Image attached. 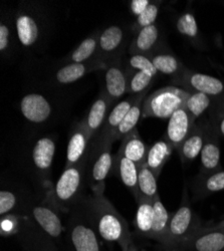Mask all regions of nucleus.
Instances as JSON below:
<instances>
[{
    "mask_svg": "<svg viewBox=\"0 0 224 251\" xmlns=\"http://www.w3.org/2000/svg\"><path fill=\"white\" fill-rule=\"evenodd\" d=\"M52 106L49 99L42 94L30 93L20 100V112L24 118L31 124H44L52 115Z\"/></svg>",
    "mask_w": 224,
    "mask_h": 251,
    "instance_id": "nucleus-18",
    "label": "nucleus"
},
{
    "mask_svg": "<svg viewBox=\"0 0 224 251\" xmlns=\"http://www.w3.org/2000/svg\"><path fill=\"white\" fill-rule=\"evenodd\" d=\"M99 34L100 31H95L71 51L64 59V64H80L98 59L99 52Z\"/></svg>",
    "mask_w": 224,
    "mask_h": 251,
    "instance_id": "nucleus-28",
    "label": "nucleus"
},
{
    "mask_svg": "<svg viewBox=\"0 0 224 251\" xmlns=\"http://www.w3.org/2000/svg\"><path fill=\"white\" fill-rule=\"evenodd\" d=\"M220 223H221V224H222V225H224V220H222V221H221V222H220Z\"/></svg>",
    "mask_w": 224,
    "mask_h": 251,
    "instance_id": "nucleus-43",
    "label": "nucleus"
},
{
    "mask_svg": "<svg viewBox=\"0 0 224 251\" xmlns=\"http://www.w3.org/2000/svg\"><path fill=\"white\" fill-rule=\"evenodd\" d=\"M104 92L114 103L128 94V75L122 56L108 62Z\"/></svg>",
    "mask_w": 224,
    "mask_h": 251,
    "instance_id": "nucleus-15",
    "label": "nucleus"
},
{
    "mask_svg": "<svg viewBox=\"0 0 224 251\" xmlns=\"http://www.w3.org/2000/svg\"><path fill=\"white\" fill-rule=\"evenodd\" d=\"M86 163L87 159L77 165L65 168L55 185L47 191L46 198L59 212L69 213L85 196L83 195V190L87 184Z\"/></svg>",
    "mask_w": 224,
    "mask_h": 251,
    "instance_id": "nucleus-2",
    "label": "nucleus"
},
{
    "mask_svg": "<svg viewBox=\"0 0 224 251\" xmlns=\"http://www.w3.org/2000/svg\"><path fill=\"white\" fill-rule=\"evenodd\" d=\"M113 104L114 102L106 95V93L104 91L100 92L97 100L93 102L87 117L81 120L89 131L92 140L101 130V127H103L108 115L110 114Z\"/></svg>",
    "mask_w": 224,
    "mask_h": 251,
    "instance_id": "nucleus-22",
    "label": "nucleus"
},
{
    "mask_svg": "<svg viewBox=\"0 0 224 251\" xmlns=\"http://www.w3.org/2000/svg\"><path fill=\"white\" fill-rule=\"evenodd\" d=\"M112 144L95 137L86 163V183L93 194H104L106 179L114 166Z\"/></svg>",
    "mask_w": 224,
    "mask_h": 251,
    "instance_id": "nucleus-4",
    "label": "nucleus"
},
{
    "mask_svg": "<svg viewBox=\"0 0 224 251\" xmlns=\"http://www.w3.org/2000/svg\"><path fill=\"white\" fill-rule=\"evenodd\" d=\"M208 119L215 126V128L224 137V101L213 100L208 111Z\"/></svg>",
    "mask_w": 224,
    "mask_h": 251,
    "instance_id": "nucleus-39",
    "label": "nucleus"
},
{
    "mask_svg": "<svg viewBox=\"0 0 224 251\" xmlns=\"http://www.w3.org/2000/svg\"><path fill=\"white\" fill-rule=\"evenodd\" d=\"M207 122L208 118H205L204 116L197 120L189 135L176 150L182 164L187 165L200 156L205 140Z\"/></svg>",
    "mask_w": 224,
    "mask_h": 251,
    "instance_id": "nucleus-16",
    "label": "nucleus"
},
{
    "mask_svg": "<svg viewBox=\"0 0 224 251\" xmlns=\"http://www.w3.org/2000/svg\"><path fill=\"white\" fill-rule=\"evenodd\" d=\"M18 44L25 50L38 46L45 32L43 16L30 5L20 4L13 15Z\"/></svg>",
    "mask_w": 224,
    "mask_h": 251,
    "instance_id": "nucleus-7",
    "label": "nucleus"
},
{
    "mask_svg": "<svg viewBox=\"0 0 224 251\" xmlns=\"http://www.w3.org/2000/svg\"><path fill=\"white\" fill-rule=\"evenodd\" d=\"M151 2L152 1H150V0H132V1H130L131 13L138 17L151 4Z\"/></svg>",
    "mask_w": 224,
    "mask_h": 251,
    "instance_id": "nucleus-40",
    "label": "nucleus"
},
{
    "mask_svg": "<svg viewBox=\"0 0 224 251\" xmlns=\"http://www.w3.org/2000/svg\"><path fill=\"white\" fill-rule=\"evenodd\" d=\"M213 100L202 93L188 92V96L184 102V108L195 121L204 116V114L210 109Z\"/></svg>",
    "mask_w": 224,
    "mask_h": 251,
    "instance_id": "nucleus-35",
    "label": "nucleus"
},
{
    "mask_svg": "<svg viewBox=\"0 0 224 251\" xmlns=\"http://www.w3.org/2000/svg\"><path fill=\"white\" fill-rule=\"evenodd\" d=\"M148 56L158 73L171 76L173 80L178 78L186 68L164 44Z\"/></svg>",
    "mask_w": 224,
    "mask_h": 251,
    "instance_id": "nucleus-24",
    "label": "nucleus"
},
{
    "mask_svg": "<svg viewBox=\"0 0 224 251\" xmlns=\"http://www.w3.org/2000/svg\"><path fill=\"white\" fill-rule=\"evenodd\" d=\"M128 38V29L122 25H110L100 31L98 59L108 62L122 56Z\"/></svg>",
    "mask_w": 224,
    "mask_h": 251,
    "instance_id": "nucleus-12",
    "label": "nucleus"
},
{
    "mask_svg": "<svg viewBox=\"0 0 224 251\" xmlns=\"http://www.w3.org/2000/svg\"><path fill=\"white\" fill-rule=\"evenodd\" d=\"M113 168L120 180L131 191L135 199H137L139 167L134 162L127 159L120 151H118L114 157Z\"/></svg>",
    "mask_w": 224,
    "mask_h": 251,
    "instance_id": "nucleus-25",
    "label": "nucleus"
},
{
    "mask_svg": "<svg viewBox=\"0 0 224 251\" xmlns=\"http://www.w3.org/2000/svg\"><path fill=\"white\" fill-rule=\"evenodd\" d=\"M168 120L164 139L176 151L191 132L196 121L183 107L178 109Z\"/></svg>",
    "mask_w": 224,
    "mask_h": 251,
    "instance_id": "nucleus-19",
    "label": "nucleus"
},
{
    "mask_svg": "<svg viewBox=\"0 0 224 251\" xmlns=\"http://www.w3.org/2000/svg\"><path fill=\"white\" fill-rule=\"evenodd\" d=\"M107 67V62L99 59L80 62V64H67L54 73L53 78L59 85H69V83L77 81L90 73L105 71Z\"/></svg>",
    "mask_w": 224,
    "mask_h": 251,
    "instance_id": "nucleus-20",
    "label": "nucleus"
},
{
    "mask_svg": "<svg viewBox=\"0 0 224 251\" xmlns=\"http://www.w3.org/2000/svg\"><path fill=\"white\" fill-rule=\"evenodd\" d=\"M162 251H183V250L180 249V248H165L164 250H162Z\"/></svg>",
    "mask_w": 224,
    "mask_h": 251,
    "instance_id": "nucleus-42",
    "label": "nucleus"
},
{
    "mask_svg": "<svg viewBox=\"0 0 224 251\" xmlns=\"http://www.w3.org/2000/svg\"><path fill=\"white\" fill-rule=\"evenodd\" d=\"M163 45L162 33L156 24L136 32L130 43L128 52L132 54L149 55Z\"/></svg>",
    "mask_w": 224,
    "mask_h": 251,
    "instance_id": "nucleus-21",
    "label": "nucleus"
},
{
    "mask_svg": "<svg viewBox=\"0 0 224 251\" xmlns=\"http://www.w3.org/2000/svg\"><path fill=\"white\" fill-rule=\"evenodd\" d=\"M139 95L129 96L128 98H125L123 100H121L120 101H118L114 106V108L111 110L110 114L108 115L103 125V127H101V130L96 137H99L100 139L113 145V143L111 142V138L113 134L118 129L120 124L124 120V118L128 114V112L131 110V108L134 106V103L136 102Z\"/></svg>",
    "mask_w": 224,
    "mask_h": 251,
    "instance_id": "nucleus-23",
    "label": "nucleus"
},
{
    "mask_svg": "<svg viewBox=\"0 0 224 251\" xmlns=\"http://www.w3.org/2000/svg\"><path fill=\"white\" fill-rule=\"evenodd\" d=\"M201 228V220L189 203L187 189L185 188L181 205L171 215L167 239L163 247L179 248L183 242Z\"/></svg>",
    "mask_w": 224,
    "mask_h": 251,
    "instance_id": "nucleus-5",
    "label": "nucleus"
},
{
    "mask_svg": "<svg viewBox=\"0 0 224 251\" xmlns=\"http://www.w3.org/2000/svg\"><path fill=\"white\" fill-rule=\"evenodd\" d=\"M153 207H154V220H153L151 239L157 241L162 246H164L167 239L169 222H170L172 213L169 212L165 208V206L163 205L160 199V196L153 201Z\"/></svg>",
    "mask_w": 224,
    "mask_h": 251,
    "instance_id": "nucleus-30",
    "label": "nucleus"
},
{
    "mask_svg": "<svg viewBox=\"0 0 224 251\" xmlns=\"http://www.w3.org/2000/svg\"><path fill=\"white\" fill-rule=\"evenodd\" d=\"M179 248L183 251H224V225L202 227Z\"/></svg>",
    "mask_w": 224,
    "mask_h": 251,
    "instance_id": "nucleus-13",
    "label": "nucleus"
},
{
    "mask_svg": "<svg viewBox=\"0 0 224 251\" xmlns=\"http://www.w3.org/2000/svg\"><path fill=\"white\" fill-rule=\"evenodd\" d=\"M26 209L32 221L51 240L58 241L62 237L65 227L59 217V211L45 197L42 202L27 205Z\"/></svg>",
    "mask_w": 224,
    "mask_h": 251,
    "instance_id": "nucleus-11",
    "label": "nucleus"
},
{
    "mask_svg": "<svg viewBox=\"0 0 224 251\" xmlns=\"http://www.w3.org/2000/svg\"><path fill=\"white\" fill-rule=\"evenodd\" d=\"M176 28L178 32L182 36L187 38L190 43H192L193 45H197V44L200 45V39H201L200 30L196 22V18L192 12L187 11V12L182 13L177 18Z\"/></svg>",
    "mask_w": 224,
    "mask_h": 251,
    "instance_id": "nucleus-36",
    "label": "nucleus"
},
{
    "mask_svg": "<svg viewBox=\"0 0 224 251\" xmlns=\"http://www.w3.org/2000/svg\"><path fill=\"white\" fill-rule=\"evenodd\" d=\"M188 92L177 87H164L145 98L143 118L169 119L178 109L184 106Z\"/></svg>",
    "mask_w": 224,
    "mask_h": 251,
    "instance_id": "nucleus-6",
    "label": "nucleus"
},
{
    "mask_svg": "<svg viewBox=\"0 0 224 251\" xmlns=\"http://www.w3.org/2000/svg\"><path fill=\"white\" fill-rule=\"evenodd\" d=\"M221 135L208 119L204 144L200 153V174H209L221 171L220 164Z\"/></svg>",
    "mask_w": 224,
    "mask_h": 251,
    "instance_id": "nucleus-14",
    "label": "nucleus"
},
{
    "mask_svg": "<svg viewBox=\"0 0 224 251\" xmlns=\"http://www.w3.org/2000/svg\"><path fill=\"white\" fill-rule=\"evenodd\" d=\"M92 143V137L87 130L83 122L75 125L72 130L68 150H67V163L66 168L77 165L87 159Z\"/></svg>",
    "mask_w": 224,
    "mask_h": 251,
    "instance_id": "nucleus-17",
    "label": "nucleus"
},
{
    "mask_svg": "<svg viewBox=\"0 0 224 251\" xmlns=\"http://www.w3.org/2000/svg\"><path fill=\"white\" fill-rule=\"evenodd\" d=\"M173 151V147L164 138L155 142L149 147L145 165L157 178L161 175L163 168L170 159Z\"/></svg>",
    "mask_w": 224,
    "mask_h": 251,
    "instance_id": "nucleus-29",
    "label": "nucleus"
},
{
    "mask_svg": "<svg viewBox=\"0 0 224 251\" xmlns=\"http://www.w3.org/2000/svg\"><path fill=\"white\" fill-rule=\"evenodd\" d=\"M192 188L196 200L224 190V170L209 174L199 173L193 181Z\"/></svg>",
    "mask_w": 224,
    "mask_h": 251,
    "instance_id": "nucleus-27",
    "label": "nucleus"
},
{
    "mask_svg": "<svg viewBox=\"0 0 224 251\" xmlns=\"http://www.w3.org/2000/svg\"><path fill=\"white\" fill-rule=\"evenodd\" d=\"M84 202L90 218L100 239L115 242L122 251H127L134 242L127 221L105 197L104 194L84 196Z\"/></svg>",
    "mask_w": 224,
    "mask_h": 251,
    "instance_id": "nucleus-1",
    "label": "nucleus"
},
{
    "mask_svg": "<svg viewBox=\"0 0 224 251\" xmlns=\"http://www.w3.org/2000/svg\"><path fill=\"white\" fill-rule=\"evenodd\" d=\"M56 143L51 136L40 137L33 143L30 150V167L35 175L47 187V191L50 189V183L52 161L55 154Z\"/></svg>",
    "mask_w": 224,
    "mask_h": 251,
    "instance_id": "nucleus-9",
    "label": "nucleus"
},
{
    "mask_svg": "<svg viewBox=\"0 0 224 251\" xmlns=\"http://www.w3.org/2000/svg\"><path fill=\"white\" fill-rule=\"evenodd\" d=\"M17 43L18 40L13 16L2 13L1 23H0V52H1V56L3 58L9 57Z\"/></svg>",
    "mask_w": 224,
    "mask_h": 251,
    "instance_id": "nucleus-33",
    "label": "nucleus"
},
{
    "mask_svg": "<svg viewBox=\"0 0 224 251\" xmlns=\"http://www.w3.org/2000/svg\"><path fill=\"white\" fill-rule=\"evenodd\" d=\"M160 7L161 2H151V4L142 12L138 17H136V20L131 26L132 32L135 34L142 28H145L147 26L153 25L156 24L157 17L160 13Z\"/></svg>",
    "mask_w": 224,
    "mask_h": 251,
    "instance_id": "nucleus-37",
    "label": "nucleus"
},
{
    "mask_svg": "<svg viewBox=\"0 0 224 251\" xmlns=\"http://www.w3.org/2000/svg\"><path fill=\"white\" fill-rule=\"evenodd\" d=\"M20 209L18 196L8 189H3L0 193V214L1 216L15 214Z\"/></svg>",
    "mask_w": 224,
    "mask_h": 251,
    "instance_id": "nucleus-38",
    "label": "nucleus"
},
{
    "mask_svg": "<svg viewBox=\"0 0 224 251\" xmlns=\"http://www.w3.org/2000/svg\"><path fill=\"white\" fill-rule=\"evenodd\" d=\"M67 233L75 251H101L99 234L86 208L84 197L69 212Z\"/></svg>",
    "mask_w": 224,
    "mask_h": 251,
    "instance_id": "nucleus-3",
    "label": "nucleus"
},
{
    "mask_svg": "<svg viewBox=\"0 0 224 251\" xmlns=\"http://www.w3.org/2000/svg\"><path fill=\"white\" fill-rule=\"evenodd\" d=\"M127 251H139V250H138V248L136 247L135 243L133 242V243H132V244L129 246V249H128Z\"/></svg>",
    "mask_w": 224,
    "mask_h": 251,
    "instance_id": "nucleus-41",
    "label": "nucleus"
},
{
    "mask_svg": "<svg viewBox=\"0 0 224 251\" xmlns=\"http://www.w3.org/2000/svg\"><path fill=\"white\" fill-rule=\"evenodd\" d=\"M137 212L134 219L136 232L141 237L151 238L153 220H154V207L153 201L146 199H139Z\"/></svg>",
    "mask_w": 224,
    "mask_h": 251,
    "instance_id": "nucleus-32",
    "label": "nucleus"
},
{
    "mask_svg": "<svg viewBox=\"0 0 224 251\" xmlns=\"http://www.w3.org/2000/svg\"><path fill=\"white\" fill-rule=\"evenodd\" d=\"M128 95H139L149 91L158 72L148 55L132 54L126 60Z\"/></svg>",
    "mask_w": 224,
    "mask_h": 251,
    "instance_id": "nucleus-8",
    "label": "nucleus"
},
{
    "mask_svg": "<svg viewBox=\"0 0 224 251\" xmlns=\"http://www.w3.org/2000/svg\"><path fill=\"white\" fill-rule=\"evenodd\" d=\"M119 151L127 159L134 162L138 167L145 165L149 147L135 129L122 140Z\"/></svg>",
    "mask_w": 224,
    "mask_h": 251,
    "instance_id": "nucleus-26",
    "label": "nucleus"
},
{
    "mask_svg": "<svg viewBox=\"0 0 224 251\" xmlns=\"http://www.w3.org/2000/svg\"><path fill=\"white\" fill-rule=\"evenodd\" d=\"M148 92L149 91H146L139 95L134 106L131 108V110L128 112L124 120L120 124L118 129L113 134L111 138L112 143L118 140H123L129 133L137 129V124L139 123V120L142 117V112H143V102Z\"/></svg>",
    "mask_w": 224,
    "mask_h": 251,
    "instance_id": "nucleus-31",
    "label": "nucleus"
},
{
    "mask_svg": "<svg viewBox=\"0 0 224 251\" xmlns=\"http://www.w3.org/2000/svg\"><path fill=\"white\" fill-rule=\"evenodd\" d=\"M174 81L187 92L202 93L213 100L224 101V81L215 76L196 73L185 68L182 75Z\"/></svg>",
    "mask_w": 224,
    "mask_h": 251,
    "instance_id": "nucleus-10",
    "label": "nucleus"
},
{
    "mask_svg": "<svg viewBox=\"0 0 224 251\" xmlns=\"http://www.w3.org/2000/svg\"><path fill=\"white\" fill-rule=\"evenodd\" d=\"M158 178L146 165L139 167L138 177V197L136 199H146L154 201L160 195L158 193Z\"/></svg>",
    "mask_w": 224,
    "mask_h": 251,
    "instance_id": "nucleus-34",
    "label": "nucleus"
}]
</instances>
